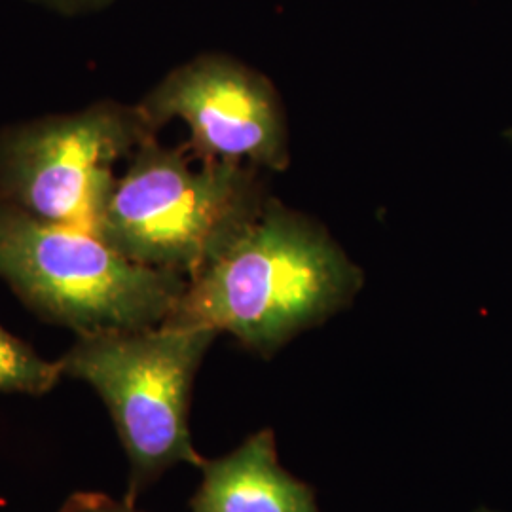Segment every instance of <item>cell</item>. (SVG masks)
Listing matches in <instances>:
<instances>
[{
  "mask_svg": "<svg viewBox=\"0 0 512 512\" xmlns=\"http://www.w3.org/2000/svg\"><path fill=\"white\" fill-rule=\"evenodd\" d=\"M363 270L325 226L268 198L234 243L186 283L167 327L228 332L270 359L346 310Z\"/></svg>",
  "mask_w": 512,
  "mask_h": 512,
  "instance_id": "1",
  "label": "cell"
},
{
  "mask_svg": "<svg viewBox=\"0 0 512 512\" xmlns=\"http://www.w3.org/2000/svg\"><path fill=\"white\" fill-rule=\"evenodd\" d=\"M139 109L158 133L171 120L190 131L184 145L200 162L285 171L289 126L274 84L230 55L203 54L165 74Z\"/></svg>",
  "mask_w": 512,
  "mask_h": 512,
  "instance_id": "6",
  "label": "cell"
},
{
  "mask_svg": "<svg viewBox=\"0 0 512 512\" xmlns=\"http://www.w3.org/2000/svg\"><path fill=\"white\" fill-rule=\"evenodd\" d=\"M219 332L183 327L116 330L78 336L59 361L105 401L129 461V499L165 469H202L188 427L196 372Z\"/></svg>",
  "mask_w": 512,
  "mask_h": 512,
  "instance_id": "4",
  "label": "cell"
},
{
  "mask_svg": "<svg viewBox=\"0 0 512 512\" xmlns=\"http://www.w3.org/2000/svg\"><path fill=\"white\" fill-rule=\"evenodd\" d=\"M268 196L258 169L202 162L148 139L129 158L93 232L143 266L192 277L247 230Z\"/></svg>",
  "mask_w": 512,
  "mask_h": 512,
  "instance_id": "2",
  "label": "cell"
},
{
  "mask_svg": "<svg viewBox=\"0 0 512 512\" xmlns=\"http://www.w3.org/2000/svg\"><path fill=\"white\" fill-rule=\"evenodd\" d=\"M61 376V361L42 359L27 342L0 327V393L44 395Z\"/></svg>",
  "mask_w": 512,
  "mask_h": 512,
  "instance_id": "8",
  "label": "cell"
},
{
  "mask_svg": "<svg viewBox=\"0 0 512 512\" xmlns=\"http://www.w3.org/2000/svg\"><path fill=\"white\" fill-rule=\"evenodd\" d=\"M202 471L192 512H319L310 484L279 463L270 429L224 458L205 461Z\"/></svg>",
  "mask_w": 512,
  "mask_h": 512,
  "instance_id": "7",
  "label": "cell"
},
{
  "mask_svg": "<svg viewBox=\"0 0 512 512\" xmlns=\"http://www.w3.org/2000/svg\"><path fill=\"white\" fill-rule=\"evenodd\" d=\"M40 4H46L50 8H55L59 12L67 14H78V12H88L95 8H103L112 0H37Z\"/></svg>",
  "mask_w": 512,
  "mask_h": 512,
  "instance_id": "10",
  "label": "cell"
},
{
  "mask_svg": "<svg viewBox=\"0 0 512 512\" xmlns=\"http://www.w3.org/2000/svg\"><path fill=\"white\" fill-rule=\"evenodd\" d=\"M61 512H135L105 495H76Z\"/></svg>",
  "mask_w": 512,
  "mask_h": 512,
  "instance_id": "9",
  "label": "cell"
},
{
  "mask_svg": "<svg viewBox=\"0 0 512 512\" xmlns=\"http://www.w3.org/2000/svg\"><path fill=\"white\" fill-rule=\"evenodd\" d=\"M0 279L40 317L78 336L160 327L188 277L129 260L92 230L0 202Z\"/></svg>",
  "mask_w": 512,
  "mask_h": 512,
  "instance_id": "3",
  "label": "cell"
},
{
  "mask_svg": "<svg viewBox=\"0 0 512 512\" xmlns=\"http://www.w3.org/2000/svg\"><path fill=\"white\" fill-rule=\"evenodd\" d=\"M156 135L139 105L118 101L0 129V202L93 232L118 181L114 165Z\"/></svg>",
  "mask_w": 512,
  "mask_h": 512,
  "instance_id": "5",
  "label": "cell"
}]
</instances>
